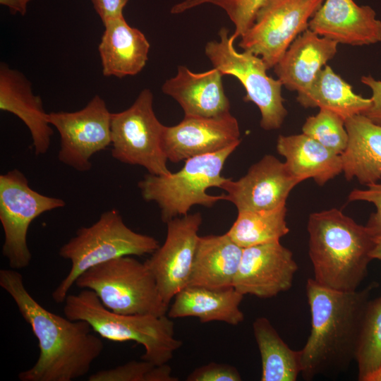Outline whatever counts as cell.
I'll use <instances>...</instances> for the list:
<instances>
[{
	"label": "cell",
	"instance_id": "6da1fadb",
	"mask_svg": "<svg viewBox=\"0 0 381 381\" xmlns=\"http://www.w3.org/2000/svg\"><path fill=\"white\" fill-rule=\"evenodd\" d=\"M0 286L15 302L38 341L39 357L31 368L19 373L20 381H72L88 373L104 344L87 322L46 309L28 292L16 270H0Z\"/></svg>",
	"mask_w": 381,
	"mask_h": 381
},
{
	"label": "cell",
	"instance_id": "7a4b0ae2",
	"mask_svg": "<svg viewBox=\"0 0 381 381\" xmlns=\"http://www.w3.org/2000/svg\"><path fill=\"white\" fill-rule=\"evenodd\" d=\"M373 282L361 290L342 291L306 283L311 313L310 336L301 351V374L307 380L318 375L332 376L346 371L355 360L363 317Z\"/></svg>",
	"mask_w": 381,
	"mask_h": 381
},
{
	"label": "cell",
	"instance_id": "3957f363",
	"mask_svg": "<svg viewBox=\"0 0 381 381\" xmlns=\"http://www.w3.org/2000/svg\"><path fill=\"white\" fill-rule=\"evenodd\" d=\"M307 228L313 279L331 289L357 290L367 276L375 245L366 227L332 208L310 214Z\"/></svg>",
	"mask_w": 381,
	"mask_h": 381
},
{
	"label": "cell",
	"instance_id": "277c9868",
	"mask_svg": "<svg viewBox=\"0 0 381 381\" xmlns=\"http://www.w3.org/2000/svg\"><path fill=\"white\" fill-rule=\"evenodd\" d=\"M64 315L84 320L101 337L113 341H133L144 347L141 359L155 365L167 363L182 342L174 337V325L168 315H124L107 308L95 293L82 289L68 294Z\"/></svg>",
	"mask_w": 381,
	"mask_h": 381
},
{
	"label": "cell",
	"instance_id": "5b68a950",
	"mask_svg": "<svg viewBox=\"0 0 381 381\" xmlns=\"http://www.w3.org/2000/svg\"><path fill=\"white\" fill-rule=\"evenodd\" d=\"M159 247L154 237L130 229L117 210L106 211L92 225L78 229L60 248L59 256L69 260L71 267L52 292V298L64 303L77 278L95 265L119 257L152 254Z\"/></svg>",
	"mask_w": 381,
	"mask_h": 381
},
{
	"label": "cell",
	"instance_id": "8992f818",
	"mask_svg": "<svg viewBox=\"0 0 381 381\" xmlns=\"http://www.w3.org/2000/svg\"><path fill=\"white\" fill-rule=\"evenodd\" d=\"M239 145L236 143L216 152L189 158L175 173L145 175L138 182L143 198L158 205L162 220L165 223L188 214L193 205L213 207L218 201L224 200V195H212L207 190L219 188L226 179L222 176V171L228 157Z\"/></svg>",
	"mask_w": 381,
	"mask_h": 381
},
{
	"label": "cell",
	"instance_id": "52a82bcc",
	"mask_svg": "<svg viewBox=\"0 0 381 381\" xmlns=\"http://www.w3.org/2000/svg\"><path fill=\"white\" fill-rule=\"evenodd\" d=\"M75 285L94 291L107 308L117 313L162 316L169 310L146 263L131 256L88 269L77 278Z\"/></svg>",
	"mask_w": 381,
	"mask_h": 381
},
{
	"label": "cell",
	"instance_id": "ba28073f",
	"mask_svg": "<svg viewBox=\"0 0 381 381\" xmlns=\"http://www.w3.org/2000/svg\"><path fill=\"white\" fill-rule=\"evenodd\" d=\"M219 40L208 42L205 52L213 68L222 74L236 77L246 90L245 102L254 103L261 114L260 126L266 131L279 128L287 115L282 95V83L267 74L262 59L248 51L238 52L236 37L226 28L219 32Z\"/></svg>",
	"mask_w": 381,
	"mask_h": 381
},
{
	"label": "cell",
	"instance_id": "9c48e42d",
	"mask_svg": "<svg viewBox=\"0 0 381 381\" xmlns=\"http://www.w3.org/2000/svg\"><path fill=\"white\" fill-rule=\"evenodd\" d=\"M150 90L140 92L127 109L111 113V155L120 162L139 165L154 175H168V161L162 148L164 125L153 110Z\"/></svg>",
	"mask_w": 381,
	"mask_h": 381
},
{
	"label": "cell",
	"instance_id": "30bf717a",
	"mask_svg": "<svg viewBox=\"0 0 381 381\" xmlns=\"http://www.w3.org/2000/svg\"><path fill=\"white\" fill-rule=\"evenodd\" d=\"M65 205L64 200L31 188L26 176L17 169L0 175V222L4 234L2 255L11 268L23 269L31 262L27 236L32 221Z\"/></svg>",
	"mask_w": 381,
	"mask_h": 381
},
{
	"label": "cell",
	"instance_id": "8fae6325",
	"mask_svg": "<svg viewBox=\"0 0 381 381\" xmlns=\"http://www.w3.org/2000/svg\"><path fill=\"white\" fill-rule=\"evenodd\" d=\"M324 0H269L241 36L238 46L260 56L274 67L294 40L308 29V22Z\"/></svg>",
	"mask_w": 381,
	"mask_h": 381
},
{
	"label": "cell",
	"instance_id": "7c38bea8",
	"mask_svg": "<svg viewBox=\"0 0 381 381\" xmlns=\"http://www.w3.org/2000/svg\"><path fill=\"white\" fill-rule=\"evenodd\" d=\"M111 115L98 95L78 111L49 113V123L60 135L59 160L78 171H89L91 157L111 145Z\"/></svg>",
	"mask_w": 381,
	"mask_h": 381
},
{
	"label": "cell",
	"instance_id": "4fadbf2b",
	"mask_svg": "<svg viewBox=\"0 0 381 381\" xmlns=\"http://www.w3.org/2000/svg\"><path fill=\"white\" fill-rule=\"evenodd\" d=\"M202 222L200 212L167 222L164 243L145 262L167 306L179 292L188 286Z\"/></svg>",
	"mask_w": 381,
	"mask_h": 381
},
{
	"label": "cell",
	"instance_id": "5bb4252c",
	"mask_svg": "<svg viewBox=\"0 0 381 381\" xmlns=\"http://www.w3.org/2000/svg\"><path fill=\"white\" fill-rule=\"evenodd\" d=\"M301 182L289 171L285 162L266 155L253 164L236 181L227 179L219 188L224 190V200L241 211H262L286 204L291 190Z\"/></svg>",
	"mask_w": 381,
	"mask_h": 381
},
{
	"label": "cell",
	"instance_id": "9a60e30c",
	"mask_svg": "<svg viewBox=\"0 0 381 381\" xmlns=\"http://www.w3.org/2000/svg\"><path fill=\"white\" fill-rule=\"evenodd\" d=\"M298 268L279 241L245 248L233 287L243 296L272 298L291 289Z\"/></svg>",
	"mask_w": 381,
	"mask_h": 381
},
{
	"label": "cell",
	"instance_id": "2e32d148",
	"mask_svg": "<svg viewBox=\"0 0 381 381\" xmlns=\"http://www.w3.org/2000/svg\"><path fill=\"white\" fill-rule=\"evenodd\" d=\"M237 119L231 113L214 118L186 116L164 126L162 148L168 160L178 163L241 143Z\"/></svg>",
	"mask_w": 381,
	"mask_h": 381
},
{
	"label": "cell",
	"instance_id": "e0dca14e",
	"mask_svg": "<svg viewBox=\"0 0 381 381\" xmlns=\"http://www.w3.org/2000/svg\"><path fill=\"white\" fill-rule=\"evenodd\" d=\"M308 29L338 44L363 46L381 42V21L375 11L353 0H325L309 20Z\"/></svg>",
	"mask_w": 381,
	"mask_h": 381
},
{
	"label": "cell",
	"instance_id": "ac0fdd59",
	"mask_svg": "<svg viewBox=\"0 0 381 381\" xmlns=\"http://www.w3.org/2000/svg\"><path fill=\"white\" fill-rule=\"evenodd\" d=\"M222 76L215 68L193 73L184 66H179L176 75L164 82L162 90L181 105L184 116L219 117L230 113Z\"/></svg>",
	"mask_w": 381,
	"mask_h": 381
},
{
	"label": "cell",
	"instance_id": "d6986e66",
	"mask_svg": "<svg viewBox=\"0 0 381 381\" xmlns=\"http://www.w3.org/2000/svg\"><path fill=\"white\" fill-rule=\"evenodd\" d=\"M0 109L18 116L28 127L36 155L49 149L53 130L41 97L33 93L31 82L19 71L0 64Z\"/></svg>",
	"mask_w": 381,
	"mask_h": 381
},
{
	"label": "cell",
	"instance_id": "ffe728a7",
	"mask_svg": "<svg viewBox=\"0 0 381 381\" xmlns=\"http://www.w3.org/2000/svg\"><path fill=\"white\" fill-rule=\"evenodd\" d=\"M338 43L309 29L299 35L274 66L282 85L297 93L308 89L318 73L333 59Z\"/></svg>",
	"mask_w": 381,
	"mask_h": 381
},
{
	"label": "cell",
	"instance_id": "44dd1931",
	"mask_svg": "<svg viewBox=\"0 0 381 381\" xmlns=\"http://www.w3.org/2000/svg\"><path fill=\"white\" fill-rule=\"evenodd\" d=\"M103 25L104 30L98 47L103 75L121 78L140 72L150 47L145 35L130 26L123 16Z\"/></svg>",
	"mask_w": 381,
	"mask_h": 381
},
{
	"label": "cell",
	"instance_id": "7402d4cb",
	"mask_svg": "<svg viewBox=\"0 0 381 381\" xmlns=\"http://www.w3.org/2000/svg\"><path fill=\"white\" fill-rule=\"evenodd\" d=\"M243 250L226 233L199 236L188 286L211 289L233 287Z\"/></svg>",
	"mask_w": 381,
	"mask_h": 381
},
{
	"label": "cell",
	"instance_id": "603a6c76",
	"mask_svg": "<svg viewBox=\"0 0 381 381\" xmlns=\"http://www.w3.org/2000/svg\"><path fill=\"white\" fill-rule=\"evenodd\" d=\"M349 140L340 155L347 181L356 178L366 186L381 179V125L363 114L345 120Z\"/></svg>",
	"mask_w": 381,
	"mask_h": 381
},
{
	"label": "cell",
	"instance_id": "cb8c5ba5",
	"mask_svg": "<svg viewBox=\"0 0 381 381\" xmlns=\"http://www.w3.org/2000/svg\"><path fill=\"white\" fill-rule=\"evenodd\" d=\"M276 148L291 174L300 182L313 179L323 186L342 172L341 155L304 133L279 135Z\"/></svg>",
	"mask_w": 381,
	"mask_h": 381
},
{
	"label": "cell",
	"instance_id": "d4e9b609",
	"mask_svg": "<svg viewBox=\"0 0 381 381\" xmlns=\"http://www.w3.org/2000/svg\"><path fill=\"white\" fill-rule=\"evenodd\" d=\"M243 298L234 287L211 289L188 286L175 296L167 315L171 318L195 317L202 323L219 321L237 325L244 320L239 308Z\"/></svg>",
	"mask_w": 381,
	"mask_h": 381
},
{
	"label": "cell",
	"instance_id": "484cf974",
	"mask_svg": "<svg viewBox=\"0 0 381 381\" xmlns=\"http://www.w3.org/2000/svg\"><path fill=\"white\" fill-rule=\"evenodd\" d=\"M296 100L306 108L319 107L332 111L344 121L362 114L371 105L370 98L356 94L352 86L327 65L308 89L298 93Z\"/></svg>",
	"mask_w": 381,
	"mask_h": 381
},
{
	"label": "cell",
	"instance_id": "4316f807",
	"mask_svg": "<svg viewBox=\"0 0 381 381\" xmlns=\"http://www.w3.org/2000/svg\"><path fill=\"white\" fill-rule=\"evenodd\" d=\"M253 329L262 360L261 381H295L301 373V351L290 349L270 320L259 317Z\"/></svg>",
	"mask_w": 381,
	"mask_h": 381
},
{
	"label": "cell",
	"instance_id": "83f0119b",
	"mask_svg": "<svg viewBox=\"0 0 381 381\" xmlns=\"http://www.w3.org/2000/svg\"><path fill=\"white\" fill-rule=\"evenodd\" d=\"M286 204L262 211H241L228 236L243 248L277 242L289 232Z\"/></svg>",
	"mask_w": 381,
	"mask_h": 381
},
{
	"label": "cell",
	"instance_id": "f1b7e54d",
	"mask_svg": "<svg viewBox=\"0 0 381 381\" xmlns=\"http://www.w3.org/2000/svg\"><path fill=\"white\" fill-rule=\"evenodd\" d=\"M360 381H366L381 365V296L370 300L360 332L355 356Z\"/></svg>",
	"mask_w": 381,
	"mask_h": 381
},
{
	"label": "cell",
	"instance_id": "f546056e",
	"mask_svg": "<svg viewBox=\"0 0 381 381\" xmlns=\"http://www.w3.org/2000/svg\"><path fill=\"white\" fill-rule=\"evenodd\" d=\"M302 132L338 155L344 152L348 144L344 119L328 109H320L317 114L308 116Z\"/></svg>",
	"mask_w": 381,
	"mask_h": 381
},
{
	"label": "cell",
	"instance_id": "4dcf8cb0",
	"mask_svg": "<svg viewBox=\"0 0 381 381\" xmlns=\"http://www.w3.org/2000/svg\"><path fill=\"white\" fill-rule=\"evenodd\" d=\"M269 0H184L171 9L173 14H179L203 4H212L223 9L235 27L232 35L237 39L253 23L258 10Z\"/></svg>",
	"mask_w": 381,
	"mask_h": 381
},
{
	"label": "cell",
	"instance_id": "1f68e13d",
	"mask_svg": "<svg viewBox=\"0 0 381 381\" xmlns=\"http://www.w3.org/2000/svg\"><path fill=\"white\" fill-rule=\"evenodd\" d=\"M167 363L155 365L147 361H131L113 368L97 371L88 377V381H177L171 375Z\"/></svg>",
	"mask_w": 381,
	"mask_h": 381
},
{
	"label": "cell",
	"instance_id": "d6a6232c",
	"mask_svg": "<svg viewBox=\"0 0 381 381\" xmlns=\"http://www.w3.org/2000/svg\"><path fill=\"white\" fill-rule=\"evenodd\" d=\"M367 187L363 190L353 189L348 198L349 201H365L375 206L376 211L370 214L365 226L376 243L381 240V183H376Z\"/></svg>",
	"mask_w": 381,
	"mask_h": 381
},
{
	"label": "cell",
	"instance_id": "836d02e7",
	"mask_svg": "<svg viewBox=\"0 0 381 381\" xmlns=\"http://www.w3.org/2000/svg\"><path fill=\"white\" fill-rule=\"evenodd\" d=\"M238 370L230 365L211 362L195 368L190 373L188 381H241Z\"/></svg>",
	"mask_w": 381,
	"mask_h": 381
},
{
	"label": "cell",
	"instance_id": "e575fe53",
	"mask_svg": "<svg viewBox=\"0 0 381 381\" xmlns=\"http://www.w3.org/2000/svg\"><path fill=\"white\" fill-rule=\"evenodd\" d=\"M361 81L372 91L371 105L362 114L375 123L381 125V80H375L371 75H363Z\"/></svg>",
	"mask_w": 381,
	"mask_h": 381
},
{
	"label": "cell",
	"instance_id": "d590c367",
	"mask_svg": "<svg viewBox=\"0 0 381 381\" xmlns=\"http://www.w3.org/2000/svg\"><path fill=\"white\" fill-rule=\"evenodd\" d=\"M128 0H91L102 23L123 16V9Z\"/></svg>",
	"mask_w": 381,
	"mask_h": 381
},
{
	"label": "cell",
	"instance_id": "8d00e7d4",
	"mask_svg": "<svg viewBox=\"0 0 381 381\" xmlns=\"http://www.w3.org/2000/svg\"><path fill=\"white\" fill-rule=\"evenodd\" d=\"M32 0H0V4L9 8L10 13L16 15L17 13L25 16L27 12L28 4Z\"/></svg>",
	"mask_w": 381,
	"mask_h": 381
},
{
	"label": "cell",
	"instance_id": "74e56055",
	"mask_svg": "<svg viewBox=\"0 0 381 381\" xmlns=\"http://www.w3.org/2000/svg\"><path fill=\"white\" fill-rule=\"evenodd\" d=\"M373 260H379L381 261V240L375 243V245L370 253Z\"/></svg>",
	"mask_w": 381,
	"mask_h": 381
},
{
	"label": "cell",
	"instance_id": "f35d334b",
	"mask_svg": "<svg viewBox=\"0 0 381 381\" xmlns=\"http://www.w3.org/2000/svg\"><path fill=\"white\" fill-rule=\"evenodd\" d=\"M366 381H381V365L371 375L368 377Z\"/></svg>",
	"mask_w": 381,
	"mask_h": 381
}]
</instances>
